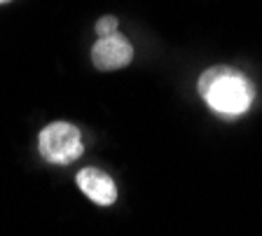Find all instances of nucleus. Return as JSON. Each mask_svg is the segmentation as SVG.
<instances>
[{
  "label": "nucleus",
  "instance_id": "1",
  "mask_svg": "<svg viewBox=\"0 0 262 236\" xmlns=\"http://www.w3.org/2000/svg\"><path fill=\"white\" fill-rule=\"evenodd\" d=\"M199 96L211 110L227 117H239L253 105L255 87L241 70L232 66H213L199 75Z\"/></svg>",
  "mask_w": 262,
  "mask_h": 236
},
{
  "label": "nucleus",
  "instance_id": "2",
  "mask_svg": "<svg viewBox=\"0 0 262 236\" xmlns=\"http://www.w3.org/2000/svg\"><path fill=\"white\" fill-rule=\"evenodd\" d=\"M38 150L49 164H73L84 152L82 133L71 122H52L38 133Z\"/></svg>",
  "mask_w": 262,
  "mask_h": 236
},
{
  "label": "nucleus",
  "instance_id": "3",
  "mask_svg": "<svg viewBox=\"0 0 262 236\" xmlns=\"http://www.w3.org/2000/svg\"><path fill=\"white\" fill-rule=\"evenodd\" d=\"M134 59V47L131 42L120 33L105 35V38H98L92 47V63L96 70H120L126 68Z\"/></svg>",
  "mask_w": 262,
  "mask_h": 236
},
{
  "label": "nucleus",
  "instance_id": "4",
  "mask_svg": "<svg viewBox=\"0 0 262 236\" xmlns=\"http://www.w3.org/2000/svg\"><path fill=\"white\" fill-rule=\"evenodd\" d=\"M75 182L82 192L87 194L94 203H98V206H113L115 199H117L115 180L101 169H94V166L82 169L80 173H77Z\"/></svg>",
  "mask_w": 262,
  "mask_h": 236
},
{
  "label": "nucleus",
  "instance_id": "5",
  "mask_svg": "<svg viewBox=\"0 0 262 236\" xmlns=\"http://www.w3.org/2000/svg\"><path fill=\"white\" fill-rule=\"evenodd\" d=\"M117 26H120V21H117V17H101L96 21V35L98 38H105V35H113V33H117Z\"/></svg>",
  "mask_w": 262,
  "mask_h": 236
},
{
  "label": "nucleus",
  "instance_id": "6",
  "mask_svg": "<svg viewBox=\"0 0 262 236\" xmlns=\"http://www.w3.org/2000/svg\"><path fill=\"white\" fill-rule=\"evenodd\" d=\"M7 3H12V0H0V5H7Z\"/></svg>",
  "mask_w": 262,
  "mask_h": 236
}]
</instances>
